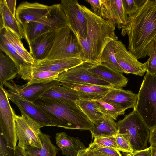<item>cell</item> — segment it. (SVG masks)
<instances>
[{"mask_svg":"<svg viewBox=\"0 0 156 156\" xmlns=\"http://www.w3.org/2000/svg\"><path fill=\"white\" fill-rule=\"evenodd\" d=\"M121 29L128 36L129 51L137 59L149 56L156 41V0H146Z\"/></svg>","mask_w":156,"mask_h":156,"instance_id":"cell-1","label":"cell"},{"mask_svg":"<svg viewBox=\"0 0 156 156\" xmlns=\"http://www.w3.org/2000/svg\"><path fill=\"white\" fill-rule=\"evenodd\" d=\"M87 20L86 38L76 35L82 49L81 59L91 65L101 63V56L107 44L117 40L115 26L111 22L94 14L85 6L80 5Z\"/></svg>","mask_w":156,"mask_h":156,"instance_id":"cell-2","label":"cell"},{"mask_svg":"<svg viewBox=\"0 0 156 156\" xmlns=\"http://www.w3.org/2000/svg\"><path fill=\"white\" fill-rule=\"evenodd\" d=\"M56 127L88 130L94 125L74 101L51 98H39L33 102Z\"/></svg>","mask_w":156,"mask_h":156,"instance_id":"cell-3","label":"cell"},{"mask_svg":"<svg viewBox=\"0 0 156 156\" xmlns=\"http://www.w3.org/2000/svg\"><path fill=\"white\" fill-rule=\"evenodd\" d=\"M116 123L118 133L129 142L133 151L147 148L150 129L135 109Z\"/></svg>","mask_w":156,"mask_h":156,"instance_id":"cell-4","label":"cell"},{"mask_svg":"<svg viewBox=\"0 0 156 156\" xmlns=\"http://www.w3.org/2000/svg\"><path fill=\"white\" fill-rule=\"evenodd\" d=\"M67 25L66 17L60 3L51 6L48 12L40 19L27 22L22 27L25 39L29 45L40 35L55 31Z\"/></svg>","mask_w":156,"mask_h":156,"instance_id":"cell-5","label":"cell"},{"mask_svg":"<svg viewBox=\"0 0 156 156\" xmlns=\"http://www.w3.org/2000/svg\"><path fill=\"white\" fill-rule=\"evenodd\" d=\"M137 94L135 110L151 130L156 127V75L146 72Z\"/></svg>","mask_w":156,"mask_h":156,"instance_id":"cell-6","label":"cell"},{"mask_svg":"<svg viewBox=\"0 0 156 156\" xmlns=\"http://www.w3.org/2000/svg\"><path fill=\"white\" fill-rule=\"evenodd\" d=\"M82 52L81 48L76 35L67 25L55 31L52 47L44 60L71 58H77L81 59Z\"/></svg>","mask_w":156,"mask_h":156,"instance_id":"cell-7","label":"cell"},{"mask_svg":"<svg viewBox=\"0 0 156 156\" xmlns=\"http://www.w3.org/2000/svg\"><path fill=\"white\" fill-rule=\"evenodd\" d=\"M21 112L20 116L16 115L14 118L16 131L18 141L17 146L25 150L29 147L41 149L42 144L40 136L41 126L24 112Z\"/></svg>","mask_w":156,"mask_h":156,"instance_id":"cell-8","label":"cell"},{"mask_svg":"<svg viewBox=\"0 0 156 156\" xmlns=\"http://www.w3.org/2000/svg\"><path fill=\"white\" fill-rule=\"evenodd\" d=\"M16 115L10 104L7 90L0 86V135L11 150H14L17 144L14 122Z\"/></svg>","mask_w":156,"mask_h":156,"instance_id":"cell-9","label":"cell"},{"mask_svg":"<svg viewBox=\"0 0 156 156\" xmlns=\"http://www.w3.org/2000/svg\"><path fill=\"white\" fill-rule=\"evenodd\" d=\"M91 65L83 62L60 73L55 80L64 83L94 85L112 87L109 83L89 70Z\"/></svg>","mask_w":156,"mask_h":156,"instance_id":"cell-10","label":"cell"},{"mask_svg":"<svg viewBox=\"0 0 156 156\" xmlns=\"http://www.w3.org/2000/svg\"><path fill=\"white\" fill-rule=\"evenodd\" d=\"M115 56L119 64L124 73L143 76L146 72L147 61L144 63L140 62L136 56L128 51L121 41L113 42Z\"/></svg>","mask_w":156,"mask_h":156,"instance_id":"cell-11","label":"cell"},{"mask_svg":"<svg viewBox=\"0 0 156 156\" xmlns=\"http://www.w3.org/2000/svg\"><path fill=\"white\" fill-rule=\"evenodd\" d=\"M60 4L66 14L68 26L77 36L85 38L87 20L78 1L62 0Z\"/></svg>","mask_w":156,"mask_h":156,"instance_id":"cell-12","label":"cell"},{"mask_svg":"<svg viewBox=\"0 0 156 156\" xmlns=\"http://www.w3.org/2000/svg\"><path fill=\"white\" fill-rule=\"evenodd\" d=\"M8 94L9 99L17 106L21 112H24L37 122L42 127L56 126L43 111L33 102L17 94L8 92Z\"/></svg>","mask_w":156,"mask_h":156,"instance_id":"cell-13","label":"cell"},{"mask_svg":"<svg viewBox=\"0 0 156 156\" xmlns=\"http://www.w3.org/2000/svg\"><path fill=\"white\" fill-rule=\"evenodd\" d=\"M60 83L58 81L55 80L47 83L18 85L12 80L6 82L4 85L8 88L7 91L8 93L19 94L28 100L34 102L39 98L41 95L47 90Z\"/></svg>","mask_w":156,"mask_h":156,"instance_id":"cell-14","label":"cell"},{"mask_svg":"<svg viewBox=\"0 0 156 156\" xmlns=\"http://www.w3.org/2000/svg\"><path fill=\"white\" fill-rule=\"evenodd\" d=\"M101 17L112 22L119 30L126 24L128 16L122 0H101Z\"/></svg>","mask_w":156,"mask_h":156,"instance_id":"cell-15","label":"cell"},{"mask_svg":"<svg viewBox=\"0 0 156 156\" xmlns=\"http://www.w3.org/2000/svg\"><path fill=\"white\" fill-rule=\"evenodd\" d=\"M51 6L37 2L26 1L20 3L16 10L15 17L22 26L26 23L38 20L50 10Z\"/></svg>","mask_w":156,"mask_h":156,"instance_id":"cell-16","label":"cell"},{"mask_svg":"<svg viewBox=\"0 0 156 156\" xmlns=\"http://www.w3.org/2000/svg\"><path fill=\"white\" fill-rule=\"evenodd\" d=\"M83 62L80 58H71L36 62L33 65L23 66L34 70L48 71L61 73L78 66Z\"/></svg>","mask_w":156,"mask_h":156,"instance_id":"cell-17","label":"cell"},{"mask_svg":"<svg viewBox=\"0 0 156 156\" xmlns=\"http://www.w3.org/2000/svg\"><path fill=\"white\" fill-rule=\"evenodd\" d=\"M89 70L114 88H122L127 84L129 80L122 73L113 70L104 63L91 65Z\"/></svg>","mask_w":156,"mask_h":156,"instance_id":"cell-18","label":"cell"},{"mask_svg":"<svg viewBox=\"0 0 156 156\" xmlns=\"http://www.w3.org/2000/svg\"><path fill=\"white\" fill-rule=\"evenodd\" d=\"M101 99L105 102L117 105L125 111L130 108L135 109L137 94L129 90L111 87Z\"/></svg>","mask_w":156,"mask_h":156,"instance_id":"cell-19","label":"cell"},{"mask_svg":"<svg viewBox=\"0 0 156 156\" xmlns=\"http://www.w3.org/2000/svg\"><path fill=\"white\" fill-rule=\"evenodd\" d=\"M55 31L42 34L28 45L30 53L35 62L44 60L48 55L53 43Z\"/></svg>","mask_w":156,"mask_h":156,"instance_id":"cell-20","label":"cell"},{"mask_svg":"<svg viewBox=\"0 0 156 156\" xmlns=\"http://www.w3.org/2000/svg\"><path fill=\"white\" fill-rule=\"evenodd\" d=\"M63 86L72 89L79 94L81 100H94L102 99L108 92L111 87L94 85L64 83Z\"/></svg>","mask_w":156,"mask_h":156,"instance_id":"cell-21","label":"cell"},{"mask_svg":"<svg viewBox=\"0 0 156 156\" xmlns=\"http://www.w3.org/2000/svg\"><path fill=\"white\" fill-rule=\"evenodd\" d=\"M56 144L65 156H76L79 151L86 148L78 138L67 135L65 132L57 133Z\"/></svg>","mask_w":156,"mask_h":156,"instance_id":"cell-22","label":"cell"},{"mask_svg":"<svg viewBox=\"0 0 156 156\" xmlns=\"http://www.w3.org/2000/svg\"><path fill=\"white\" fill-rule=\"evenodd\" d=\"M60 73L48 71L34 70L24 66L20 67L19 72L21 79L27 81L29 85L36 83H47L56 80Z\"/></svg>","mask_w":156,"mask_h":156,"instance_id":"cell-23","label":"cell"},{"mask_svg":"<svg viewBox=\"0 0 156 156\" xmlns=\"http://www.w3.org/2000/svg\"><path fill=\"white\" fill-rule=\"evenodd\" d=\"M0 30L6 28L21 40L25 38L22 26L8 8L5 0L0 1Z\"/></svg>","mask_w":156,"mask_h":156,"instance_id":"cell-24","label":"cell"},{"mask_svg":"<svg viewBox=\"0 0 156 156\" xmlns=\"http://www.w3.org/2000/svg\"><path fill=\"white\" fill-rule=\"evenodd\" d=\"M4 53L0 50V86L2 87L5 83L15 78L19 72L14 62Z\"/></svg>","mask_w":156,"mask_h":156,"instance_id":"cell-25","label":"cell"},{"mask_svg":"<svg viewBox=\"0 0 156 156\" xmlns=\"http://www.w3.org/2000/svg\"><path fill=\"white\" fill-rule=\"evenodd\" d=\"M40 98H51L75 101L80 99L76 90L61 85L60 83L55 85L46 91Z\"/></svg>","mask_w":156,"mask_h":156,"instance_id":"cell-26","label":"cell"},{"mask_svg":"<svg viewBox=\"0 0 156 156\" xmlns=\"http://www.w3.org/2000/svg\"><path fill=\"white\" fill-rule=\"evenodd\" d=\"M92 138L116 136L118 134L116 123L114 120L106 116L97 123L90 131Z\"/></svg>","mask_w":156,"mask_h":156,"instance_id":"cell-27","label":"cell"},{"mask_svg":"<svg viewBox=\"0 0 156 156\" xmlns=\"http://www.w3.org/2000/svg\"><path fill=\"white\" fill-rule=\"evenodd\" d=\"M0 49L14 62L19 71L21 67L28 65L18 53L4 28L0 30Z\"/></svg>","mask_w":156,"mask_h":156,"instance_id":"cell-28","label":"cell"},{"mask_svg":"<svg viewBox=\"0 0 156 156\" xmlns=\"http://www.w3.org/2000/svg\"><path fill=\"white\" fill-rule=\"evenodd\" d=\"M75 102L93 125L100 121L106 116L101 111L94 100L79 99Z\"/></svg>","mask_w":156,"mask_h":156,"instance_id":"cell-29","label":"cell"},{"mask_svg":"<svg viewBox=\"0 0 156 156\" xmlns=\"http://www.w3.org/2000/svg\"><path fill=\"white\" fill-rule=\"evenodd\" d=\"M8 37L13 44L17 51L24 61L28 65L35 64V61L23 46L20 39L15 34L6 28H4Z\"/></svg>","mask_w":156,"mask_h":156,"instance_id":"cell-30","label":"cell"},{"mask_svg":"<svg viewBox=\"0 0 156 156\" xmlns=\"http://www.w3.org/2000/svg\"><path fill=\"white\" fill-rule=\"evenodd\" d=\"M94 101L105 116L114 120H116L118 116L125 113V110L117 105L105 102L101 99Z\"/></svg>","mask_w":156,"mask_h":156,"instance_id":"cell-31","label":"cell"},{"mask_svg":"<svg viewBox=\"0 0 156 156\" xmlns=\"http://www.w3.org/2000/svg\"><path fill=\"white\" fill-rule=\"evenodd\" d=\"M113 42H110L104 48L101 56V62L105 63L113 70L122 73H124L116 59L113 48Z\"/></svg>","mask_w":156,"mask_h":156,"instance_id":"cell-32","label":"cell"},{"mask_svg":"<svg viewBox=\"0 0 156 156\" xmlns=\"http://www.w3.org/2000/svg\"><path fill=\"white\" fill-rule=\"evenodd\" d=\"M40 137L42 144L40 156H56L58 149L52 144L50 136L41 132Z\"/></svg>","mask_w":156,"mask_h":156,"instance_id":"cell-33","label":"cell"},{"mask_svg":"<svg viewBox=\"0 0 156 156\" xmlns=\"http://www.w3.org/2000/svg\"><path fill=\"white\" fill-rule=\"evenodd\" d=\"M123 9L127 15L136 12L146 0H122Z\"/></svg>","mask_w":156,"mask_h":156,"instance_id":"cell-34","label":"cell"},{"mask_svg":"<svg viewBox=\"0 0 156 156\" xmlns=\"http://www.w3.org/2000/svg\"><path fill=\"white\" fill-rule=\"evenodd\" d=\"M93 142L102 147L113 148L119 151L115 136L95 138Z\"/></svg>","mask_w":156,"mask_h":156,"instance_id":"cell-35","label":"cell"},{"mask_svg":"<svg viewBox=\"0 0 156 156\" xmlns=\"http://www.w3.org/2000/svg\"><path fill=\"white\" fill-rule=\"evenodd\" d=\"M149 56L146 72L152 75H156V41L151 48Z\"/></svg>","mask_w":156,"mask_h":156,"instance_id":"cell-36","label":"cell"},{"mask_svg":"<svg viewBox=\"0 0 156 156\" xmlns=\"http://www.w3.org/2000/svg\"><path fill=\"white\" fill-rule=\"evenodd\" d=\"M89 147L109 156H122L119 151L117 149L112 147H102L94 142L90 144Z\"/></svg>","mask_w":156,"mask_h":156,"instance_id":"cell-37","label":"cell"},{"mask_svg":"<svg viewBox=\"0 0 156 156\" xmlns=\"http://www.w3.org/2000/svg\"><path fill=\"white\" fill-rule=\"evenodd\" d=\"M116 142L119 151L129 153L133 151L129 142L122 135L118 133L116 136Z\"/></svg>","mask_w":156,"mask_h":156,"instance_id":"cell-38","label":"cell"},{"mask_svg":"<svg viewBox=\"0 0 156 156\" xmlns=\"http://www.w3.org/2000/svg\"><path fill=\"white\" fill-rule=\"evenodd\" d=\"M76 156H109L108 155L88 147L80 151Z\"/></svg>","mask_w":156,"mask_h":156,"instance_id":"cell-39","label":"cell"},{"mask_svg":"<svg viewBox=\"0 0 156 156\" xmlns=\"http://www.w3.org/2000/svg\"><path fill=\"white\" fill-rule=\"evenodd\" d=\"M91 6V11L96 15L101 17V0H86Z\"/></svg>","mask_w":156,"mask_h":156,"instance_id":"cell-40","label":"cell"},{"mask_svg":"<svg viewBox=\"0 0 156 156\" xmlns=\"http://www.w3.org/2000/svg\"><path fill=\"white\" fill-rule=\"evenodd\" d=\"M122 154L123 156H152L150 147L145 149Z\"/></svg>","mask_w":156,"mask_h":156,"instance_id":"cell-41","label":"cell"},{"mask_svg":"<svg viewBox=\"0 0 156 156\" xmlns=\"http://www.w3.org/2000/svg\"><path fill=\"white\" fill-rule=\"evenodd\" d=\"M10 150L7 147L4 140L0 135V156H13V151L12 154Z\"/></svg>","mask_w":156,"mask_h":156,"instance_id":"cell-42","label":"cell"},{"mask_svg":"<svg viewBox=\"0 0 156 156\" xmlns=\"http://www.w3.org/2000/svg\"><path fill=\"white\" fill-rule=\"evenodd\" d=\"M7 6L14 16H15L16 0H5Z\"/></svg>","mask_w":156,"mask_h":156,"instance_id":"cell-43","label":"cell"},{"mask_svg":"<svg viewBox=\"0 0 156 156\" xmlns=\"http://www.w3.org/2000/svg\"><path fill=\"white\" fill-rule=\"evenodd\" d=\"M148 140L150 145L156 144V127L150 130Z\"/></svg>","mask_w":156,"mask_h":156,"instance_id":"cell-44","label":"cell"},{"mask_svg":"<svg viewBox=\"0 0 156 156\" xmlns=\"http://www.w3.org/2000/svg\"><path fill=\"white\" fill-rule=\"evenodd\" d=\"M13 156H26V150L17 146L13 150Z\"/></svg>","mask_w":156,"mask_h":156,"instance_id":"cell-45","label":"cell"},{"mask_svg":"<svg viewBox=\"0 0 156 156\" xmlns=\"http://www.w3.org/2000/svg\"><path fill=\"white\" fill-rule=\"evenodd\" d=\"M152 156H156V144L150 145Z\"/></svg>","mask_w":156,"mask_h":156,"instance_id":"cell-46","label":"cell"}]
</instances>
